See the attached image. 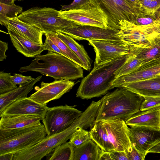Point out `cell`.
<instances>
[{
  "mask_svg": "<svg viewBox=\"0 0 160 160\" xmlns=\"http://www.w3.org/2000/svg\"><path fill=\"white\" fill-rule=\"evenodd\" d=\"M95 123L101 120L121 119L125 122L140 108L144 98L124 87L117 88L102 98Z\"/></svg>",
  "mask_w": 160,
  "mask_h": 160,
  "instance_id": "obj_1",
  "label": "cell"
},
{
  "mask_svg": "<svg viewBox=\"0 0 160 160\" xmlns=\"http://www.w3.org/2000/svg\"><path fill=\"white\" fill-rule=\"evenodd\" d=\"M48 51L46 54L36 56L29 65L21 67L19 71L36 72L55 80H72L83 77L81 66L61 54Z\"/></svg>",
  "mask_w": 160,
  "mask_h": 160,
  "instance_id": "obj_2",
  "label": "cell"
},
{
  "mask_svg": "<svg viewBox=\"0 0 160 160\" xmlns=\"http://www.w3.org/2000/svg\"><path fill=\"white\" fill-rule=\"evenodd\" d=\"M128 54L93 67L82 80L77 91V97L91 99L104 95L113 88L112 83L116 79L115 72L124 62Z\"/></svg>",
  "mask_w": 160,
  "mask_h": 160,
  "instance_id": "obj_3",
  "label": "cell"
},
{
  "mask_svg": "<svg viewBox=\"0 0 160 160\" xmlns=\"http://www.w3.org/2000/svg\"><path fill=\"white\" fill-rule=\"evenodd\" d=\"M90 125L88 118L82 114L64 130L47 135L36 145L14 153L13 160H40L56 147L67 142L76 131L80 128L87 129Z\"/></svg>",
  "mask_w": 160,
  "mask_h": 160,
  "instance_id": "obj_4",
  "label": "cell"
},
{
  "mask_svg": "<svg viewBox=\"0 0 160 160\" xmlns=\"http://www.w3.org/2000/svg\"><path fill=\"white\" fill-rule=\"evenodd\" d=\"M47 135L42 124L20 128L0 129V155L14 153L31 147L42 141Z\"/></svg>",
  "mask_w": 160,
  "mask_h": 160,
  "instance_id": "obj_5",
  "label": "cell"
},
{
  "mask_svg": "<svg viewBox=\"0 0 160 160\" xmlns=\"http://www.w3.org/2000/svg\"><path fill=\"white\" fill-rule=\"evenodd\" d=\"M18 18L40 29L43 32H57L58 30L77 25L59 15V11L50 8L34 7L22 12Z\"/></svg>",
  "mask_w": 160,
  "mask_h": 160,
  "instance_id": "obj_6",
  "label": "cell"
},
{
  "mask_svg": "<svg viewBox=\"0 0 160 160\" xmlns=\"http://www.w3.org/2000/svg\"><path fill=\"white\" fill-rule=\"evenodd\" d=\"M106 14L109 27L119 30V22L126 20L135 23L138 18L146 15L144 9L126 0H90Z\"/></svg>",
  "mask_w": 160,
  "mask_h": 160,
  "instance_id": "obj_7",
  "label": "cell"
},
{
  "mask_svg": "<svg viewBox=\"0 0 160 160\" xmlns=\"http://www.w3.org/2000/svg\"><path fill=\"white\" fill-rule=\"evenodd\" d=\"M119 25L116 37L127 45L135 47H146L151 41L160 35V21L157 18L153 23L148 25H138L122 20Z\"/></svg>",
  "mask_w": 160,
  "mask_h": 160,
  "instance_id": "obj_8",
  "label": "cell"
},
{
  "mask_svg": "<svg viewBox=\"0 0 160 160\" xmlns=\"http://www.w3.org/2000/svg\"><path fill=\"white\" fill-rule=\"evenodd\" d=\"M82 112L67 105L49 108L42 120L47 136L61 132L68 128Z\"/></svg>",
  "mask_w": 160,
  "mask_h": 160,
  "instance_id": "obj_9",
  "label": "cell"
},
{
  "mask_svg": "<svg viewBox=\"0 0 160 160\" xmlns=\"http://www.w3.org/2000/svg\"><path fill=\"white\" fill-rule=\"evenodd\" d=\"M59 11V16L77 25L93 26L103 28L111 27L109 26L108 19L105 13L90 2L79 8Z\"/></svg>",
  "mask_w": 160,
  "mask_h": 160,
  "instance_id": "obj_10",
  "label": "cell"
},
{
  "mask_svg": "<svg viewBox=\"0 0 160 160\" xmlns=\"http://www.w3.org/2000/svg\"><path fill=\"white\" fill-rule=\"evenodd\" d=\"M119 30L111 27L103 28L77 24L58 31L78 41L91 40L121 41H122L116 36Z\"/></svg>",
  "mask_w": 160,
  "mask_h": 160,
  "instance_id": "obj_11",
  "label": "cell"
},
{
  "mask_svg": "<svg viewBox=\"0 0 160 160\" xmlns=\"http://www.w3.org/2000/svg\"><path fill=\"white\" fill-rule=\"evenodd\" d=\"M89 44L94 48L95 58L94 67L119 57L128 54L127 44L121 41L88 40Z\"/></svg>",
  "mask_w": 160,
  "mask_h": 160,
  "instance_id": "obj_12",
  "label": "cell"
},
{
  "mask_svg": "<svg viewBox=\"0 0 160 160\" xmlns=\"http://www.w3.org/2000/svg\"><path fill=\"white\" fill-rule=\"evenodd\" d=\"M129 128L131 145L145 157L149 150L160 142V129L135 126Z\"/></svg>",
  "mask_w": 160,
  "mask_h": 160,
  "instance_id": "obj_13",
  "label": "cell"
},
{
  "mask_svg": "<svg viewBox=\"0 0 160 160\" xmlns=\"http://www.w3.org/2000/svg\"><path fill=\"white\" fill-rule=\"evenodd\" d=\"M75 82L68 79L55 80L52 82H41V87L29 98L41 104L46 105L52 100L60 98L73 87Z\"/></svg>",
  "mask_w": 160,
  "mask_h": 160,
  "instance_id": "obj_14",
  "label": "cell"
},
{
  "mask_svg": "<svg viewBox=\"0 0 160 160\" xmlns=\"http://www.w3.org/2000/svg\"><path fill=\"white\" fill-rule=\"evenodd\" d=\"M100 121L106 130L115 150L124 151L131 146L129 128L124 121L119 119Z\"/></svg>",
  "mask_w": 160,
  "mask_h": 160,
  "instance_id": "obj_15",
  "label": "cell"
},
{
  "mask_svg": "<svg viewBox=\"0 0 160 160\" xmlns=\"http://www.w3.org/2000/svg\"><path fill=\"white\" fill-rule=\"evenodd\" d=\"M49 108L46 105L41 104L27 97L12 103L0 114V117L35 115L41 117L43 119Z\"/></svg>",
  "mask_w": 160,
  "mask_h": 160,
  "instance_id": "obj_16",
  "label": "cell"
},
{
  "mask_svg": "<svg viewBox=\"0 0 160 160\" xmlns=\"http://www.w3.org/2000/svg\"><path fill=\"white\" fill-rule=\"evenodd\" d=\"M160 74V57L148 62L135 71L115 79L112 83L113 87H121L123 84L144 80Z\"/></svg>",
  "mask_w": 160,
  "mask_h": 160,
  "instance_id": "obj_17",
  "label": "cell"
},
{
  "mask_svg": "<svg viewBox=\"0 0 160 160\" xmlns=\"http://www.w3.org/2000/svg\"><path fill=\"white\" fill-rule=\"evenodd\" d=\"M13 46L26 57L35 58L45 50L44 44L33 42L18 31L7 28Z\"/></svg>",
  "mask_w": 160,
  "mask_h": 160,
  "instance_id": "obj_18",
  "label": "cell"
},
{
  "mask_svg": "<svg viewBox=\"0 0 160 160\" xmlns=\"http://www.w3.org/2000/svg\"><path fill=\"white\" fill-rule=\"evenodd\" d=\"M122 87L143 97L160 98V74L145 80L126 83Z\"/></svg>",
  "mask_w": 160,
  "mask_h": 160,
  "instance_id": "obj_19",
  "label": "cell"
},
{
  "mask_svg": "<svg viewBox=\"0 0 160 160\" xmlns=\"http://www.w3.org/2000/svg\"><path fill=\"white\" fill-rule=\"evenodd\" d=\"M125 122L130 127L145 126L160 129V104L135 113Z\"/></svg>",
  "mask_w": 160,
  "mask_h": 160,
  "instance_id": "obj_20",
  "label": "cell"
},
{
  "mask_svg": "<svg viewBox=\"0 0 160 160\" xmlns=\"http://www.w3.org/2000/svg\"><path fill=\"white\" fill-rule=\"evenodd\" d=\"M42 78V76H39L31 81L19 85L10 91L0 94V114L12 103L27 98L28 94L32 90L34 85Z\"/></svg>",
  "mask_w": 160,
  "mask_h": 160,
  "instance_id": "obj_21",
  "label": "cell"
},
{
  "mask_svg": "<svg viewBox=\"0 0 160 160\" xmlns=\"http://www.w3.org/2000/svg\"><path fill=\"white\" fill-rule=\"evenodd\" d=\"M6 28L13 29L31 40L43 44L42 36L44 33L40 29L20 20L18 17L9 18L3 24Z\"/></svg>",
  "mask_w": 160,
  "mask_h": 160,
  "instance_id": "obj_22",
  "label": "cell"
},
{
  "mask_svg": "<svg viewBox=\"0 0 160 160\" xmlns=\"http://www.w3.org/2000/svg\"><path fill=\"white\" fill-rule=\"evenodd\" d=\"M41 117L35 115H17L1 117L0 129L20 128L39 125Z\"/></svg>",
  "mask_w": 160,
  "mask_h": 160,
  "instance_id": "obj_23",
  "label": "cell"
},
{
  "mask_svg": "<svg viewBox=\"0 0 160 160\" xmlns=\"http://www.w3.org/2000/svg\"><path fill=\"white\" fill-rule=\"evenodd\" d=\"M127 45L129 49V53L142 60L144 63L160 57V35L153 39L145 48Z\"/></svg>",
  "mask_w": 160,
  "mask_h": 160,
  "instance_id": "obj_24",
  "label": "cell"
},
{
  "mask_svg": "<svg viewBox=\"0 0 160 160\" xmlns=\"http://www.w3.org/2000/svg\"><path fill=\"white\" fill-rule=\"evenodd\" d=\"M72 160H99L102 150L90 139L78 147H73Z\"/></svg>",
  "mask_w": 160,
  "mask_h": 160,
  "instance_id": "obj_25",
  "label": "cell"
},
{
  "mask_svg": "<svg viewBox=\"0 0 160 160\" xmlns=\"http://www.w3.org/2000/svg\"><path fill=\"white\" fill-rule=\"evenodd\" d=\"M56 34L80 58L84 65V69L87 71H90L91 68V60L83 46L79 44L68 35L59 31L56 32Z\"/></svg>",
  "mask_w": 160,
  "mask_h": 160,
  "instance_id": "obj_26",
  "label": "cell"
},
{
  "mask_svg": "<svg viewBox=\"0 0 160 160\" xmlns=\"http://www.w3.org/2000/svg\"><path fill=\"white\" fill-rule=\"evenodd\" d=\"M89 132L91 139L102 150L108 152L114 150L110 141L106 130L101 121L95 123Z\"/></svg>",
  "mask_w": 160,
  "mask_h": 160,
  "instance_id": "obj_27",
  "label": "cell"
},
{
  "mask_svg": "<svg viewBox=\"0 0 160 160\" xmlns=\"http://www.w3.org/2000/svg\"><path fill=\"white\" fill-rule=\"evenodd\" d=\"M144 64L142 60L129 53L124 62L115 72L116 79L135 71Z\"/></svg>",
  "mask_w": 160,
  "mask_h": 160,
  "instance_id": "obj_28",
  "label": "cell"
},
{
  "mask_svg": "<svg viewBox=\"0 0 160 160\" xmlns=\"http://www.w3.org/2000/svg\"><path fill=\"white\" fill-rule=\"evenodd\" d=\"M72 146L69 142L63 143L55 148L46 156L48 160H72Z\"/></svg>",
  "mask_w": 160,
  "mask_h": 160,
  "instance_id": "obj_29",
  "label": "cell"
},
{
  "mask_svg": "<svg viewBox=\"0 0 160 160\" xmlns=\"http://www.w3.org/2000/svg\"><path fill=\"white\" fill-rule=\"evenodd\" d=\"M59 48L64 56L81 66L84 69V65L77 56L70 49L68 45L59 38L56 32H48L44 33Z\"/></svg>",
  "mask_w": 160,
  "mask_h": 160,
  "instance_id": "obj_30",
  "label": "cell"
},
{
  "mask_svg": "<svg viewBox=\"0 0 160 160\" xmlns=\"http://www.w3.org/2000/svg\"><path fill=\"white\" fill-rule=\"evenodd\" d=\"M22 8L15 3L12 5L0 2V23L2 25L9 18L18 17L22 11Z\"/></svg>",
  "mask_w": 160,
  "mask_h": 160,
  "instance_id": "obj_31",
  "label": "cell"
},
{
  "mask_svg": "<svg viewBox=\"0 0 160 160\" xmlns=\"http://www.w3.org/2000/svg\"><path fill=\"white\" fill-rule=\"evenodd\" d=\"M90 139L89 132L80 128L72 134L68 142L72 147H76Z\"/></svg>",
  "mask_w": 160,
  "mask_h": 160,
  "instance_id": "obj_32",
  "label": "cell"
},
{
  "mask_svg": "<svg viewBox=\"0 0 160 160\" xmlns=\"http://www.w3.org/2000/svg\"><path fill=\"white\" fill-rule=\"evenodd\" d=\"M11 73L0 72V94L10 91L17 88L12 82Z\"/></svg>",
  "mask_w": 160,
  "mask_h": 160,
  "instance_id": "obj_33",
  "label": "cell"
},
{
  "mask_svg": "<svg viewBox=\"0 0 160 160\" xmlns=\"http://www.w3.org/2000/svg\"><path fill=\"white\" fill-rule=\"evenodd\" d=\"M128 160L126 150L119 151L113 150L108 152L102 150L99 160Z\"/></svg>",
  "mask_w": 160,
  "mask_h": 160,
  "instance_id": "obj_34",
  "label": "cell"
},
{
  "mask_svg": "<svg viewBox=\"0 0 160 160\" xmlns=\"http://www.w3.org/2000/svg\"><path fill=\"white\" fill-rule=\"evenodd\" d=\"M142 103L140 110L141 111L149 109L158 105L160 104V98L145 97Z\"/></svg>",
  "mask_w": 160,
  "mask_h": 160,
  "instance_id": "obj_35",
  "label": "cell"
},
{
  "mask_svg": "<svg viewBox=\"0 0 160 160\" xmlns=\"http://www.w3.org/2000/svg\"><path fill=\"white\" fill-rule=\"evenodd\" d=\"M160 8V0L151 1L146 6L144 7L146 16L156 18L155 13Z\"/></svg>",
  "mask_w": 160,
  "mask_h": 160,
  "instance_id": "obj_36",
  "label": "cell"
},
{
  "mask_svg": "<svg viewBox=\"0 0 160 160\" xmlns=\"http://www.w3.org/2000/svg\"><path fill=\"white\" fill-rule=\"evenodd\" d=\"M125 150L128 160H144L145 159V157L132 145Z\"/></svg>",
  "mask_w": 160,
  "mask_h": 160,
  "instance_id": "obj_37",
  "label": "cell"
},
{
  "mask_svg": "<svg viewBox=\"0 0 160 160\" xmlns=\"http://www.w3.org/2000/svg\"><path fill=\"white\" fill-rule=\"evenodd\" d=\"M11 79L13 84L15 85H20L31 81L34 79L31 76H26L18 73H14L11 76Z\"/></svg>",
  "mask_w": 160,
  "mask_h": 160,
  "instance_id": "obj_38",
  "label": "cell"
},
{
  "mask_svg": "<svg viewBox=\"0 0 160 160\" xmlns=\"http://www.w3.org/2000/svg\"><path fill=\"white\" fill-rule=\"evenodd\" d=\"M90 2V0H73L70 4L62 6L61 11L67 10L82 7Z\"/></svg>",
  "mask_w": 160,
  "mask_h": 160,
  "instance_id": "obj_39",
  "label": "cell"
},
{
  "mask_svg": "<svg viewBox=\"0 0 160 160\" xmlns=\"http://www.w3.org/2000/svg\"><path fill=\"white\" fill-rule=\"evenodd\" d=\"M45 36L46 39L44 43L45 50L57 52L65 56L58 46L50 39L49 37L47 35H45Z\"/></svg>",
  "mask_w": 160,
  "mask_h": 160,
  "instance_id": "obj_40",
  "label": "cell"
},
{
  "mask_svg": "<svg viewBox=\"0 0 160 160\" xmlns=\"http://www.w3.org/2000/svg\"><path fill=\"white\" fill-rule=\"evenodd\" d=\"M157 18L151 17V18H138L135 23L138 25H146L153 23Z\"/></svg>",
  "mask_w": 160,
  "mask_h": 160,
  "instance_id": "obj_41",
  "label": "cell"
},
{
  "mask_svg": "<svg viewBox=\"0 0 160 160\" xmlns=\"http://www.w3.org/2000/svg\"><path fill=\"white\" fill-rule=\"evenodd\" d=\"M8 43L5 42L0 41V61L6 59L7 56L6 55V52L8 49Z\"/></svg>",
  "mask_w": 160,
  "mask_h": 160,
  "instance_id": "obj_42",
  "label": "cell"
},
{
  "mask_svg": "<svg viewBox=\"0 0 160 160\" xmlns=\"http://www.w3.org/2000/svg\"><path fill=\"white\" fill-rule=\"evenodd\" d=\"M14 153H9L0 155V160H13Z\"/></svg>",
  "mask_w": 160,
  "mask_h": 160,
  "instance_id": "obj_43",
  "label": "cell"
},
{
  "mask_svg": "<svg viewBox=\"0 0 160 160\" xmlns=\"http://www.w3.org/2000/svg\"><path fill=\"white\" fill-rule=\"evenodd\" d=\"M160 153V142L151 148L148 151V153Z\"/></svg>",
  "mask_w": 160,
  "mask_h": 160,
  "instance_id": "obj_44",
  "label": "cell"
},
{
  "mask_svg": "<svg viewBox=\"0 0 160 160\" xmlns=\"http://www.w3.org/2000/svg\"><path fill=\"white\" fill-rule=\"evenodd\" d=\"M142 5V8H143L147 6L150 2L154 0H138Z\"/></svg>",
  "mask_w": 160,
  "mask_h": 160,
  "instance_id": "obj_45",
  "label": "cell"
},
{
  "mask_svg": "<svg viewBox=\"0 0 160 160\" xmlns=\"http://www.w3.org/2000/svg\"><path fill=\"white\" fill-rule=\"evenodd\" d=\"M14 2V0H0V2L9 5L13 4Z\"/></svg>",
  "mask_w": 160,
  "mask_h": 160,
  "instance_id": "obj_46",
  "label": "cell"
},
{
  "mask_svg": "<svg viewBox=\"0 0 160 160\" xmlns=\"http://www.w3.org/2000/svg\"><path fill=\"white\" fill-rule=\"evenodd\" d=\"M157 18L160 21V15L157 16Z\"/></svg>",
  "mask_w": 160,
  "mask_h": 160,
  "instance_id": "obj_47",
  "label": "cell"
},
{
  "mask_svg": "<svg viewBox=\"0 0 160 160\" xmlns=\"http://www.w3.org/2000/svg\"><path fill=\"white\" fill-rule=\"evenodd\" d=\"M160 11H159L158 12L157 16H160Z\"/></svg>",
  "mask_w": 160,
  "mask_h": 160,
  "instance_id": "obj_48",
  "label": "cell"
},
{
  "mask_svg": "<svg viewBox=\"0 0 160 160\" xmlns=\"http://www.w3.org/2000/svg\"><path fill=\"white\" fill-rule=\"evenodd\" d=\"M16 0H14V1H15Z\"/></svg>",
  "mask_w": 160,
  "mask_h": 160,
  "instance_id": "obj_49",
  "label": "cell"
}]
</instances>
